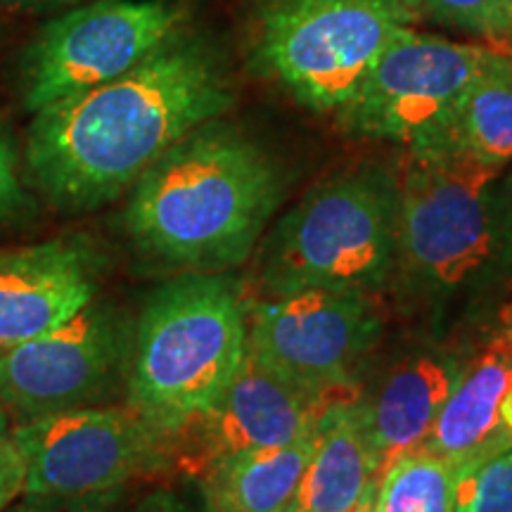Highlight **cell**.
<instances>
[{
    "label": "cell",
    "mask_w": 512,
    "mask_h": 512,
    "mask_svg": "<svg viewBox=\"0 0 512 512\" xmlns=\"http://www.w3.org/2000/svg\"><path fill=\"white\" fill-rule=\"evenodd\" d=\"M375 489V467L351 401L318 422L316 444L285 512H354Z\"/></svg>",
    "instance_id": "17"
},
{
    "label": "cell",
    "mask_w": 512,
    "mask_h": 512,
    "mask_svg": "<svg viewBox=\"0 0 512 512\" xmlns=\"http://www.w3.org/2000/svg\"><path fill=\"white\" fill-rule=\"evenodd\" d=\"M337 403L347 401L297 387L247 349L214 406L171 439L174 470L200 477L216 460L292 444L316 432Z\"/></svg>",
    "instance_id": "12"
},
{
    "label": "cell",
    "mask_w": 512,
    "mask_h": 512,
    "mask_svg": "<svg viewBox=\"0 0 512 512\" xmlns=\"http://www.w3.org/2000/svg\"><path fill=\"white\" fill-rule=\"evenodd\" d=\"M453 477L456 470L427 448L406 453L377 477L373 512H453Z\"/></svg>",
    "instance_id": "19"
},
{
    "label": "cell",
    "mask_w": 512,
    "mask_h": 512,
    "mask_svg": "<svg viewBox=\"0 0 512 512\" xmlns=\"http://www.w3.org/2000/svg\"><path fill=\"white\" fill-rule=\"evenodd\" d=\"M508 41L512 43V0H510V36H508Z\"/></svg>",
    "instance_id": "30"
},
{
    "label": "cell",
    "mask_w": 512,
    "mask_h": 512,
    "mask_svg": "<svg viewBox=\"0 0 512 512\" xmlns=\"http://www.w3.org/2000/svg\"><path fill=\"white\" fill-rule=\"evenodd\" d=\"M128 354L124 318L91 302L60 328L0 356V401L15 425L95 406L128 366Z\"/></svg>",
    "instance_id": "11"
},
{
    "label": "cell",
    "mask_w": 512,
    "mask_h": 512,
    "mask_svg": "<svg viewBox=\"0 0 512 512\" xmlns=\"http://www.w3.org/2000/svg\"><path fill=\"white\" fill-rule=\"evenodd\" d=\"M399 259V176L363 164L316 185L275 223L261 247L268 297L363 292L387 283Z\"/></svg>",
    "instance_id": "4"
},
{
    "label": "cell",
    "mask_w": 512,
    "mask_h": 512,
    "mask_svg": "<svg viewBox=\"0 0 512 512\" xmlns=\"http://www.w3.org/2000/svg\"><path fill=\"white\" fill-rule=\"evenodd\" d=\"M411 150L453 152L486 169L512 162V43L489 41L482 67L430 140Z\"/></svg>",
    "instance_id": "16"
},
{
    "label": "cell",
    "mask_w": 512,
    "mask_h": 512,
    "mask_svg": "<svg viewBox=\"0 0 512 512\" xmlns=\"http://www.w3.org/2000/svg\"><path fill=\"white\" fill-rule=\"evenodd\" d=\"M133 512H192L181 498L171 491H155L138 503V508Z\"/></svg>",
    "instance_id": "25"
},
{
    "label": "cell",
    "mask_w": 512,
    "mask_h": 512,
    "mask_svg": "<svg viewBox=\"0 0 512 512\" xmlns=\"http://www.w3.org/2000/svg\"><path fill=\"white\" fill-rule=\"evenodd\" d=\"M313 444L316 432L285 446L216 460L195 477L204 512H285L309 463Z\"/></svg>",
    "instance_id": "18"
},
{
    "label": "cell",
    "mask_w": 512,
    "mask_h": 512,
    "mask_svg": "<svg viewBox=\"0 0 512 512\" xmlns=\"http://www.w3.org/2000/svg\"><path fill=\"white\" fill-rule=\"evenodd\" d=\"M415 19L427 17L448 29L482 36L486 41H508L510 0H401Z\"/></svg>",
    "instance_id": "20"
},
{
    "label": "cell",
    "mask_w": 512,
    "mask_h": 512,
    "mask_svg": "<svg viewBox=\"0 0 512 512\" xmlns=\"http://www.w3.org/2000/svg\"><path fill=\"white\" fill-rule=\"evenodd\" d=\"M12 418L8 413V408L3 406V401H0V446H8L12 444Z\"/></svg>",
    "instance_id": "26"
},
{
    "label": "cell",
    "mask_w": 512,
    "mask_h": 512,
    "mask_svg": "<svg viewBox=\"0 0 512 512\" xmlns=\"http://www.w3.org/2000/svg\"><path fill=\"white\" fill-rule=\"evenodd\" d=\"M486 53L489 41L458 43L401 29L335 112L339 126L361 138L418 147L444 124Z\"/></svg>",
    "instance_id": "9"
},
{
    "label": "cell",
    "mask_w": 512,
    "mask_h": 512,
    "mask_svg": "<svg viewBox=\"0 0 512 512\" xmlns=\"http://www.w3.org/2000/svg\"><path fill=\"white\" fill-rule=\"evenodd\" d=\"M171 0H95L46 24L22 55V102L38 112L117 79L183 29Z\"/></svg>",
    "instance_id": "8"
},
{
    "label": "cell",
    "mask_w": 512,
    "mask_h": 512,
    "mask_svg": "<svg viewBox=\"0 0 512 512\" xmlns=\"http://www.w3.org/2000/svg\"><path fill=\"white\" fill-rule=\"evenodd\" d=\"M505 192H508V200H510V204H512V178L508 183H505Z\"/></svg>",
    "instance_id": "29"
},
{
    "label": "cell",
    "mask_w": 512,
    "mask_h": 512,
    "mask_svg": "<svg viewBox=\"0 0 512 512\" xmlns=\"http://www.w3.org/2000/svg\"><path fill=\"white\" fill-rule=\"evenodd\" d=\"M233 102L221 57L181 29L131 72L34 112L24 150L29 181L53 209L95 211Z\"/></svg>",
    "instance_id": "1"
},
{
    "label": "cell",
    "mask_w": 512,
    "mask_h": 512,
    "mask_svg": "<svg viewBox=\"0 0 512 512\" xmlns=\"http://www.w3.org/2000/svg\"><path fill=\"white\" fill-rule=\"evenodd\" d=\"M36 214V202L17 169L15 145L0 124V228L17 226Z\"/></svg>",
    "instance_id": "22"
},
{
    "label": "cell",
    "mask_w": 512,
    "mask_h": 512,
    "mask_svg": "<svg viewBox=\"0 0 512 512\" xmlns=\"http://www.w3.org/2000/svg\"><path fill=\"white\" fill-rule=\"evenodd\" d=\"M100 273V252L81 235L0 249V356L95 302Z\"/></svg>",
    "instance_id": "13"
},
{
    "label": "cell",
    "mask_w": 512,
    "mask_h": 512,
    "mask_svg": "<svg viewBox=\"0 0 512 512\" xmlns=\"http://www.w3.org/2000/svg\"><path fill=\"white\" fill-rule=\"evenodd\" d=\"M24 491V463L15 444L0 446V510H5L22 496Z\"/></svg>",
    "instance_id": "24"
},
{
    "label": "cell",
    "mask_w": 512,
    "mask_h": 512,
    "mask_svg": "<svg viewBox=\"0 0 512 512\" xmlns=\"http://www.w3.org/2000/svg\"><path fill=\"white\" fill-rule=\"evenodd\" d=\"M498 342H501V344H503V347H505V351H508V354H510V358H512V323H510V328H508V330H505V335H503L501 339H498Z\"/></svg>",
    "instance_id": "27"
},
{
    "label": "cell",
    "mask_w": 512,
    "mask_h": 512,
    "mask_svg": "<svg viewBox=\"0 0 512 512\" xmlns=\"http://www.w3.org/2000/svg\"><path fill=\"white\" fill-rule=\"evenodd\" d=\"M121 498H124V489L83 496L22 494L0 512H119Z\"/></svg>",
    "instance_id": "23"
},
{
    "label": "cell",
    "mask_w": 512,
    "mask_h": 512,
    "mask_svg": "<svg viewBox=\"0 0 512 512\" xmlns=\"http://www.w3.org/2000/svg\"><path fill=\"white\" fill-rule=\"evenodd\" d=\"M465 368L453 356L420 354L396 366L375 392L351 401L373 460L375 482L394 460L425 446Z\"/></svg>",
    "instance_id": "14"
},
{
    "label": "cell",
    "mask_w": 512,
    "mask_h": 512,
    "mask_svg": "<svg viewBox=\"0 0 512 512\" xmlns=\"http://www.w3.org/2000/svg\"><path fill=\"white\" fill-rule=\"evenodd\" d=\"M283 200L271 157L214 119L166 150L131 188L124 226L140 252L197 273L247 259Z\"/></svg>",
    "instance_id": "2"
},
{
    "label": "cell",
    "mask_w": 512,
    "mask_h": 512,
    "mask_svg": "<svg viewBox=\"0 0 512 512\" xmlns=\"http://www.w3.org/2000/svg\"><path fill=\"white\" fill-rule=\"evenodd\" d=\"M22 494L83 496L174 470L171 439L128 406H88L12 427Z\"/></svg>",
    "instance_id": "7"
},
{
    "label": "cell",
    "mask_w": 512,
    "mask_h": 512,
    "mask_svg": "<svg viewBox=\"0 0 512 512\" xmlns=\"http://www.w3.org/2000/svg\"><path fill=\"white\" fill-rule=\"evenodd\" d=\"M427 451L453 470L512 448V358L496 342L463 377L441 408Z\"/></svg>",
    "instance_id": "15"
},
{
    "label": "cell",
    "mask_w": 512,
    "mask_h": 512,
    "mask_svg": "<svg viewBox=\"0 0 512 512\" xmlns=\"http://www.w3.org/2000/svg\"><path fill=\"white\" fill-rule=\"evenodd\" d=\"M17 3H27V0H17Z\"/></svg>",
    "instance_id": "31"
},
{
    "label": "cell",
    "mask_w": 512,
    "mask_h": 512,
    "mask_svg": "<svg viewBox=\"0 0 512 512\" xmlns=\"http://www.w3.org/2000/svg\"><path fill=\"white\" fill-rule=\"evenodd\" d=\"M453 512H512V448L456 470Z\"/></svg>",
    "instance_id": "21"
},
{
    "label": "cell",
    "mask_w": 512,
    "mask_h": 512,
    "mask_svg": "<svg viewBox=\"0 0 512 512\" xmlns=\"http://www.w3.org/2000/svg\"><path fill=\"white\" fill-rule=\"evenodd\" d=\"M247 354V304L233 278L190 271L152 294L126 368V406L174 439L204 415Z\"/></svg>",
    "instance_id": "3"
},
{
    "label": "cell",
    "mask_w": 512,
    "mask_h": 512,
    "mask_svg": "<svg viewBox=\"0 0 512 512\" xmlns=\"http://www.w3.org/2000/svg\"><path fill=\"white\" fill-rule=\"evenodd\" d=\"M498 176L453 152L408 150L396 271L422 294L456 297L512 252V204Z\"/></svg>",
    "instance_id": "5"
},
{
    "label": "cell",
    "mask_w": 512,
    "mask_h": 512,
    "mask_svg": "<svg viewBox=\"0 0 512 512\" xmlns=\"http://www.w3.org/2000/svg\"><path fill=\"white\" fill-rule=\"evenodd\" d=\"M380 316L363 292H294L247 309V349L297 387L354 401V368L373 347Z\"/></svg>",
    "instance_id": "10"
},
{
    "label": "cell",
    "mask_w": 512,
    "mask_h": 512,
    "mask_svg": "<svg viewBox=\"0 0 512 512\" xmlns=\"http://www.w3.org/2000/svg\"><path fill=\"white\" fill-rule=\"evenodd\" d=\"M415 15L401 0H261L254 62L316 112H337Z\"/></svg>",
    "instance_id": "6"
},
{
    "label": "cell",
    "mask_w": 512,
    "mask_h": 512,
    "mask_svg": "<svg viewBox=\"0 0 512 512\" xmlns=\"http://www.w3.org/2000/svg\"><path fill=\"white\" fill-rule=\"evenodd\" d=\"M373 491H375V489H373ZM373 491H370V494L366 496V501L358 505V508H356L354 512H373Z\"/></svg>",
    "instance_id": "28"
}]
</instances>
